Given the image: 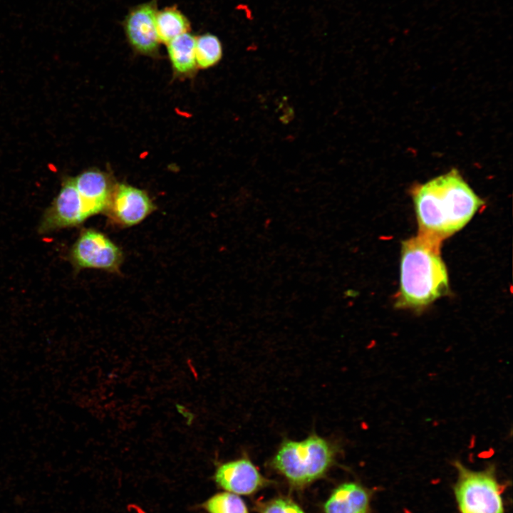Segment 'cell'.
Returning a JSON list of instances; mask_svg holds the SVG:
<instances>
[{
    "instance_id": "6da1fadb",
    "label": "cell",
    "mask_w": 513,
    "mask_h": 513,
    "mask_svg": "<svg viewBox=\"0 0 513 513\" xmlns=\"http://www.w3.org/2000/svg\"><path fill=\"white\" fill-rule=\"evenodd\" d=\"M419 230L440 240L463 228L484 204L456 169L411 192Z\"/></svg>"
},
{
    "instance_id": "7a4b0ae2",
    "label": "cell",
    "mask_w": 513,
    "mask_h": 513,
    "mask_svg": "<svg viewBox=\"0 0 513 513\" xmlns=\"http://www.w3.org/2000/svg\"><path fill=\"white\" fill-rule=\"evenodd\" d=\"M440 244L441 240L421 233L403 242L395 307L422 309L449 292Z\"/></svg>"
},
{
    "instance_id": "3957f363",
    "label": "cell",
    "mask_w": 513,
    "mask_h": 513,
    "mask_svg": "<svg viewBox=\"0 0 513 513\" xmlns=\"http://www.w3.org/2000/svg\"><path fill=\"white\" fill-rule=\"evenodd\" d=\"M338 445L311 433L301 440L284 438L270 461L289 485L302 489L323 477L335 464Z\"/></svg>"
},
{
    "instance_id": "277c9868",
    "label": "cell",
    "mask_w": 513,
    "mask_h": 513,
    "mask_svg": "<svg viewBox=\"0 0 513 513\" xmlns=\"http://www.w3.org/2000/svg\"><path fill=\"white\" fill-rule=\"evenodd\" d=\"M455 466L458 472L455 493L461 513H504L493 468L472 471L458 461Z\"/></svg>"
},
{
    "instance_id": "5b68a950",
    "label": "cell",
    "mask_w": 513,
    "mask_h": 513,
    "mask_svg": "<svg viewBox=\"0 0 513 513\" xmlns=\"http://www.w3.org/2000/svg\"><path fill=\"white\" fill-rule=\"evenodd\" d=\"M68 259L77 269L118 272L123 256L119 247L104 234L93 229H85L71 247Z\"/></svg>"
},
{
    "instance_id": "8992f818",
    "label": "cell",
    "mask_w": 513,
    "mask_h": 513,
    "mask_svg": "<svg viewBox=\"0 0 513 513\" xmlns=\"http://www.w3.org/2000/svg\"><path fill=\"white\" fill-rule=\"evenodd\" d=\"M90 217L72 177H66L63 178L57 195L43 214L38 231L40 234H47L78 227Z\"/></svg>"
},
{
    "instance_id": "52a82bcc",
    "label": "cell",
    "mask_w": 513,
    "mask_h": 513,
    "mask_svg": "<svg viewBox=\"0 0 513 513\" xmlns=\"http://www.w3.org/2000/svg\"><path fill=\"white\" fill-rule=\"evenodd\" d=\"M157 0H151L132 7L123 22L125 36L138 53L154 55L159 48L155 28Z\"/></svg>"
},
{
    "instance_id": "ba28073f",
    "label": "cell",
    "mask_w": 513,
    "mask_h": 513,
    "mask_svg": "<svg viewBox=\"0 0 513 513\" xmlns=\"http://www.w3.org/2000/svg\"><path fill=\"white\" fill-rule=\"evenodd\" d=\"M154 209L152 200L145 191L120 184L113 190L105 212L113 223L128 227L141 222Z\"/></svg>"
},
{
    "instance_id": "9c48e42d",
    "label": "cell",
    "mask_w": 513,
    "mask_h": 513,
    "mask_svg": "<svg viewBox=\"0 0 513 513\" xmlns=\"http://www.w3.org/2000/svg\"><path fill=\"white\" fill-rule=\"evenodd\" d=\"M214 480L221 488L237 495L252 494L271 482L247 456L221 464Z\"/></svg>"
},
{
    "instance_id": "30bf717a",
    "label": "cell",
    "mask_w": 513,
    "mask_h": 513,
    "mask_svg": "<svg viewBox=\"0 0 513 513\" xmlns=\"http://www.w3.org/2000/svg\"><path fill=\"white\" fill-rule=\"evenodd\" d=\"M72 180L90 216L106 212L113 190L104 172L90 169L72 177Z\"/></svg>"
},
{
    "instance_id": "8fae6325",
    "label": "cell",
    "mask_w": 513,
    "mask_h": 513,
    "mask_svg": "<svg viewBox=\"0 0 513 513\" xmlns=\"http://www.w3.org/2000/svg\"><path fill=\"white\" fill-rule=\"evenodd\" d=\"M368 491L356 482L338 486L324 503L323 513H368Z\"/></svg>"
},
{
    "instance_id": "7c38bea8",
    "label": "cell",
    "mask_w": 513,
    "mask_h": 513,
    "mask_svg": "<svg viewBox=\"0 0 513 513\" xmlns=\"http://www.w3.org/2000/svg\"><path fill=\"white\" fill-rule=\"evenodd\" d=\"M155 28L160 42L167 44L178 36L190 32L191 24L177 6H170L157 11Z\"/></svg>"
},
{
    "instance_id": "4fadbf2b",
    "label": "cell",
    "mask_w": 513,
    "mask_h": 513,
    "mask_svg": "<svg viewBox=\"0 0 513 513\" xmlns=\"http://www.w3.org/2000/svg\"><path fill=\"white\" fill-rule=\"evenodd\" d=\"M195 38L196 36L187 32L178 36L167 44L169 58L177 73L187 74L195 69Z\"/></svg>"
},
{
    "instance_id": "5bb4252c",
    "label": "cell",
    "mask_w": 513,
    "mask_h": 513,
    "mask_svg": "<svg viewBox=\"0 0 513 513\" xmlns=\"http://www.w3.org/2000/svg\"><path fill=\"white\" fill-rule=\"evenodd\" d=\"M195 59L200 68L214 66L222 58V45L219 38L210 33H203L195 38Z\"/></svg>"
},
{
    "instance_id": "9a60e30c",
    "label": "cell",
    "mask_w": 513,
    "mask_h": 513,
    "mask_svg": "<svg viewBox=\"0 0 513 513\" xmlns=\"http://www.w3.org/2000/svg\"><path fill=\"white\" fill-rule=\"evenodd\" d=\"M208 513H249L239 495L229 492H219L209 498L203 504Z\"/></svg>"
},
{
    "instance_id": "2e32d148",
    "label": "cell",
    "mask_w": 513,
    "mask_h": 513,
    "mask_svg": "<svg viewBox=\"0 0 513 513\" xmlns=\"http://www.w3.org/2000/svg\"><path fill=\"white\" fill-rule=\"evenodd\" d=\"M257 511L259 513H306L291 499L282 496L258 504Z\"/></svg>"
}]
</instances>
